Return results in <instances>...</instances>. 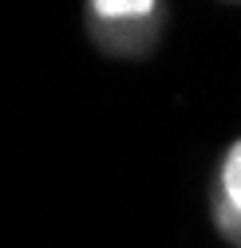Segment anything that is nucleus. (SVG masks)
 Segmentation results:
<instances>
[{
    "mask_svg": "<svg viewBox=\"0 0 241 248\" xmlns=\"http://www.w3.org/2000/svg\"><path fill=\"white\" fill-rule=\"evenodd\" d=\"M218 221L222 232L241 244V142H233L218 170Z\"/></svg>",
    "mask_w": 241,
    "mask_h": 248,
    "instance_id": "nucleus-2",
    "label": "nucleus"
},
{
    "mask_svg": "<svg viewBox=\"0 0 241 248\" xmlns=\"http://www.w3.org/2000/svg\"><path fill=\"white\" fill-rule=\"evenodd\" d=\"M87 20H91V32L99 40V47L107 51H123V55H135V51H146L155 44L158 28H162V8L142 0V4H91L87 8Z\"/></svg>",
    "mask_w": 241,
    "mask_h": 248,
    "instance_id": "nucleus-1",
    "label": "nucleus"
}]
</instances>
